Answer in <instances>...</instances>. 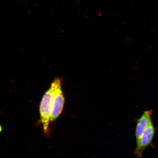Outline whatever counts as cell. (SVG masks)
Instances as JSON below:
<instances>
[{
  "label": "cell",
  "mask_w": 158,
  "mask_h": 158,
  "mask_svg": "<svg viewBox=\"0 0 158 158\" xmlns=\"http://www.w3.org/2000/svg\"><path fill=\"white\" fill-rule=\"evenodd\" d=\"M52 90V100L51 122L54 121L60 115L64 106V98L62 89V81L56 78L51 85Z\"/></svg>",
  "instance_id": "1"
},
{
  "label": "cell",
  "mask_w": 158,
  "mask_h": 158,
  "mask_svg": "<svg viewBox=\"0 0 158 158\" xmlns=\"http://www.w3.org/2000/svg\"><path fill=\"white\" fill-rule=\"evenodd\" d=\"M52 100V90L50 86L43 96L40 106L41 121L45 133L48 132L51 122Z\"/></svg>",
  "instance_id": "2"
},
{
  "label": "cell",
  "mask_w": 158,
  "mask_h": 158,
  "mask_svg": "<svg viewBox=\"0 0 158 158\" xmlns=\"http://www.w3.org/2000/svg\"><path fill=\"white\" fill-rule=\"evenodd\" d=\"M156 130L151 118L149 120L147 129L141 139L137 142V147L134 153L138 158H141L143 156L144 151L152 144L156 133Z\"/></svg>",
  "instance_id": "3"
},
{
  "label": "cell",
  "mask_w": 158,
  "mask_h": 158,
  "mask_svg": "<svg viewBox=\"0 0 158 158\" xmlns=\"http://www.w3.org/2000/svg\"><path fill=\"white\" fill-rule=\"evenodd\" d=\"M152 113V110H146L141 117L137 120L135 132L136 142L141 139L147 129Z\"/></svg>",
  "instance_id": "4"
},
{
  "label": "cell",
  "mask_w": 158,
  "mask_h": 158,
  "mask_svg": "<svg viewBox=\"0 0 158 158\" xmlns=\"http://www.w3.org/2000/svg\"><path fill=\"white\" fill-rule=\"evenodd\" d=\"M2 129V126L0 125V132H1Z\"/></svg>",
  "instance_id": "5"
}]
</instances>
